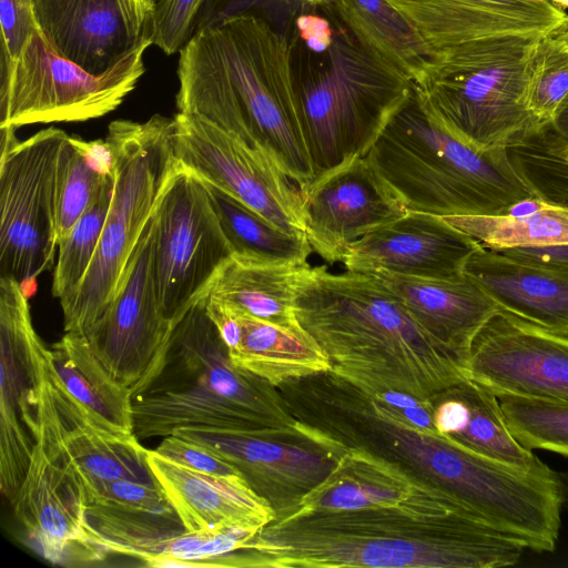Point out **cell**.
<instances>
[{
  "label": "cell",
  "instance_id": "1",
  "mask_svg": "<svg viewBox=\"0 0 568 568\" xmlns=\"http://www.w3.org/2000/svg\"><path fill=\"white\" fill-rule=\"evenodd\" d=\"M523 544L477 521L446 491L347 510L278 513L240 550L234 567L497 568Z\"/></svg>",
  "mask_w": 568,
  "mask_h": 568
},
{
  "label": "cell",
  "instance_id": "2",
  "mask_svg": "<svg viewBox=\"0 0 568 568\" xmlns=\"http://www.w3.org/2000/svg\"><path fill=\"white\" fill-rule=\"evenodd\" d=\"M303 439L337 459L363 448L395 463L457 500L479 521L498 526L518 507L521 473L410 423L403 413L332 371L276 386Z\"/></svg>",
  "mask_w": 568,
  "mask_h": 568
},
{
  "label": "cell",
  "instance_id": "3",
  "mask_svg": "<svg viewBox=\"0 0 568 568\" xmlns=\"http://www.w3.org/2000/svg\"><path fill=\"white\" fill-rule=\"evenodd\" d=\"M180 113L200 116L273 161L301 192L313 182L287 37L248 12L200 27L179 51Z\"/></svg>",
  "mask_w": 568,
  "mask_h": 568
},
{
  "label": "cell",
  "instance_id": "4",
  "mask_svg": "<svg viewBox=\"0 0 568 568\" xmlns=\"http://www.w3.org/2000/svg\"><path fill=\"white\" fill-rule=\"evenodd\" d=\"M294 312L329 357L331 371L368 393L426 400L466 378L462 362L374 274L311 266Z\"/></svg>",
  "mask_w": 568,
  "mask_h": 568
},
{
  "label": "cell",
  "instance_id": "5",
  "mask_svg": "<svg viewBox=\"0 0 568 568\" xmlns=\"http://www.w3.org/2000/svg\"><path fill=\"white\" fill-rule=\"evenodd\" d=\"M312 8L286 37L314 183L364 158L414 83L363 44L332 4Z\"/></svg>",
  "mask_w": 568,
  "mask_h": 568
},
{
  "label": "cell",
  "instance_id": "6",
  "mask_svg": "<svg viewBox=\"0 0 568 568\" xmlns=\"http://www.w3.org/2000/svg\"><path fill=\"white\" fill-rule=\"evenodd\" d=\"M132 413L142 439L194 427L304 440L277 387L231 361L204 298L174 324L153 371L132 392Z\"/></svg>",
  "mask_w": 568,
  "mask_h": 568
},
{
  "label": "cell",
  "instance_id": "7",
  "mask_svg": "<svg viewBox=\"0 0 568 568\" xmlns=\"http://www.w3.org/2000/svg\"><path fill=\"white\" fill-rule=\"evenodd\" d=\"M364 159L407 212L506 214L535 201L507 149L465 145L428 115L415 89Z\"/></svg>",
  "mask_w": 568,
  "mask_h": 568
},
{
  "label": "cell",
  "instance_id": "8",
  "mask_svg": "<svg viewBox=\"0 0 568 568\" xmlns=\"http://www.w3.org/2000/svg\"><path fill=\"white\" fill-rule=\"evenodd\" d=\"M541 36H493L436 52L414 83L423 108L479 152L507 149L545 128L527 106L530 63Z\"/></svg>",
  "mask_w": 568,
  "mask_h": 568
},
{
  "label": "cell",
  "instance_id": "9",
  "mask_svg": "<svg viewBox=\"0 0 568 568\" xmlns=\"http://www.w3.org/2000/svg\"><path fill=\"white\" fill-rule=\"evenodd\" d=\"M174 119L115 120L104 139L113 190L95 255L78 290L60 301L64 333L85 334L106 313L130 258L180 166Z\"/></svg>",
  "mask_w": 568,
  "mask_h": 568
},
{
  "label": "cell",
  "instance_id": "10",
  "mask_svg": "<svg viewBox=\"0 0 568 568\" xmlns=\"http://www.w3.org/2000/svg\"><path fill=\"white\" fill-rule=\"evenodd\" d=\"M150 36L101 74L52 52L38 32L10 60L1 54L0 129L36 123L80 122L114 111L145 72Z\"/></svg>",
  "mask_w": 568,
  "mask_h": 568
},
{
  "label": "cell",
  "instance_id": "11",
  "mask_svg": "<svg viewBox=\"0 0 568 568\" xmlns=\"http://www.w3.org/2000/svg\"><path fill=\"white\" fill-rule=\"evenodd\" d=\"M0 130V276L23 286L55 263L57 174L69 134L50 126L19 141L17 129Z\"/></svg>",
  "mask_w": 568,
  "mask_h": 568
},
{
  "label": "cell",
  "instance_id": "12",
  "mask_svg": "<svg viewBox=\"0 0 568 568\" xmlns=\"http://www.w3.org/2000/svg\"><path fill=\"white\" fill-rule=\"evenodd\" d=\"M234 253L209 185L180 164L156 209L153 268L161 311L173 325L203 298Z\"/></svg>",
  "mask_w": 568,
  "mask_h": 568
},
{
  "label": "cell",
  "instance_id": "13",
  "mask_svg": "<svg viewBox=\"0 0 568 568\" xmlns=\"http://www.w3.org/2000/svg\"><path fill=\"white\" fill-rule=\"evenodd\" d=\"M173 119L182 166L281 230L306 236L301 190L273 161L200 116Z\"/></svg>",
  "mask_w": 568,
  "mask_h": 568
},
{
  "label": "cell",
  "instance_id": "14",
  "mask_svg": "<svg viewBox=\"0 0 568 568\" xmlns=\"http://www.w3.org/2000/svg\"><path fill=\"white\" fill-rule=\"evenodd\" d=\"M0 487L11 503L38 439V398L48 347L38 336L21 284L0 276Z\"/></svg>",
  "mask_w": 568,
  "mask_h": 568
},
{
  "label": "cell",
  "instance_id": "15",
  "mask_svg": "<svg viewBox=\"0 0 568 568\" xmlns=\"http://www.w3.org/2000/svg\"><path fill=\"white\" fill-rule=\"evenodd\" d=\"M38 420V436L52 445L79 476L88 504L113 480L155 484L146 460L148 449L139 438L100 419L73 397L52 372L48 352L39 388Z\"/></svg>",
  "mask_w": 568,
  "mask_h": 568
},
{
  "label": "cell",
  "instance_id": "16",
  "mask_svg": "<svg viewBox=\"0 0 568 568\" xmlns=\"http://www.w3.org/2000/svg\"><path fill=\"white\" fill-rule=\"evenodd\" d=\"M155 213L143 231L110 307L83 334L105 368L131 392L153 371L174 326L164 317L158 300L153 268Z\"/></svg>",
  "mask_w": 568,
  "mask_h": 568
},
{
  "label": "cell",
  "instance_id": "17",
  "mask_svg": "<svg viewBox=\"0 0 568 568\" xmlns=\"http://www.w3.org/2000/svg\"><path fill=\"white\" fill-rule=\"evenodd\" d=\"M464 373L496 395L568 404V338L499 310L475 335Z\"/></svg>",
  "mask_w": 568,
  "mask_h": 568
},
{
  "label": "cell",
  "instance_id": "18",
  "mask_svg": "<svg viewBox=\"0 0 568 568\" xmlns=\"http://www.w3.org/2000/svg\"><path fill=\"white\" fill-rule=\"evenodd\" d=\"M11 505L27 539L47 560L77 565L106 556L87 530L88 496L83 483L41 436Z\"/></svg>",
  "mask_w": 568,
  "mask_h": 568
},
{
  "label": "cell",
  "instance_id": "19",
  "mask_svg": "<svg viewBox=\"0 0 568 568\" xmlns=\"http://www.w3.org/2000/svg\"><path fill=\"white\" fill-rule=\"evenodd\" d=\"M32 12L52 52L101 74L148 36L152 9L134 0H32Z\"/></svg>",
  "mask_w": 568,
  "mask_h": 568
},
{
  "label": "cell",
  "instance_id": "20",
  "mask_svg": "<svg viewBox=\"0 0 568 568\" xmlns=\"http://www.w3.org/2000/svg\"><path fill=\"white\" fill-rule=\"evenodd\" d=\"M301 193L306 239L328 263L342 262L351 244L407 212L364 158Z\"/></svg>",
  "mask_w": 568,
  "mask_h": 568
},
{
  "label": "cell",
  "instance_id": "21",
  "mask_svg": "<svg viewBox=\"0 0 568 568\" xmlns=\"http://www.w3.org/2000/svg\"><path fill=\"white\" fill-rule=\"evenodd\" d=\"M172 434L206 447L233 465L275 514L293 509L336 463L328 453L298 439L194 427L178 428Z\"/></svg>",
  "mask_w": 568,
  "mask_h": 568
},
{
  "label": "cell",
  "instance_id": "22",
  "mask_svg": "<svg viewBox=\"0 0 568 568\" xmlns=\"http://www.w3.org/2000/svg\"><path fill=\"white\" fill-rule=\"evenodd\" d=\"M480 247L442 216L409 211L351 244L342 263L359 273L452 278Z\"/></svg>",
  "mask_w": 568,
  "mask_h": 568
},
{
  "label": "cell",
  "instance_id": "23",
  "mask_svg": "<svg viewBox=\"0 0 568 568\" xmlns=\"http://www.w3.org/2000/svg\"><path fill=\"white\" fill-rule=\"evenodd\" d=\"M430 51L505 34H546L567 14L551 0H387Z\"/></svg>",
  "mask_w": 568,
  "mask_h": 568
},
{
  "label": "cell",
  "instance_id": "24",
  "mask_svg": "<svg viewBox=\"0 0 568 568\" xmlns=\"http://www.w3.org/2000/svg\"><path fill=\"white\" fill-rule=\"evenodd\" d=\"M87 530L106 555L131 556L148 567L162 559L172 539L186 531L156 485L128 479L109 483L87 506Z\"/></svg>",
  "mask_w": 568,
  "mask_h": 568
},
{
  "label": "cell",
  "instance_id": "25",
  "mask_svg": "<svg viewBox=\"0 0 568 568\" xmlns=\"http://www.w3.org/2000/svg\"><path fill=\"white\" fill-rule=\"evenodd\" d=\"M155 484L190 532L242 527L261 529L275 510L240 475L220 476L191 469L148 449Z\"/></svg>",
  "mask_w": 568,
  "mask_h": 568
},
{
  "label": "cell",
  "instance_id": "26",
  "mask_svg": "<svg viewBox=\"0 0 568 568\" xmlns=\"http://www.w3.org/2000/svg\"><path fill=\"white\" fill-rule=\"evenodd\" d=\"M464 274L500 311L568 338V271L520 262L480 247L467 261Z\"/></svg>",
  "mask_w": 568,
  "mask_h": 568
},
{
  "label": "cell",
  "instance_id": "27",
  "mask_svg": "<svg viewBox=\"0 0 568 568\" xmlns=\"http://www.w3.org/2000/svg\"><path fill=\"white\" fill-rule=\"evenodd\" d=\"M410 316L463 364L483 325L499 311L493 298L465 274L428 278L375 273Z\"/></svg>",
  "mask_w": 568,
  "mask_h": 568
},
{
  "label": "cell",
  "instance_id": "28",
  "mask_svg": "<svg viewBox=\"0 0 568 568\" xmlns=\"http://www.w3.org/2000/svg\"><path fill=\"white\" fill-rule=\"evenodd\" d=\"M429 400L434 426L442 436L528 473L545 477L558 475L515 439L497 395L487 387L466 377Z\"/></svg>",
  "mask_w": 568,
  "mask_h": 568
},
{
  "label": "cell",
  "instance_id": "29",
  "mask_svg": "<svg viewBox=\"0 0 568 568\" xmlns=\"http://www.w3.org/2000/svg\"><path fill=\"white\" fill-rule=\"evenodd\" d=\"M430 486L399 465L366 449L348 448L338 455L328 475L293 509H359L398 503Z\"/></svg>",
  "mask_w": 568,
  "mask_h": 568
},
{
  "label": "cell",
  "instance_id": "30",
  "mask_svg": "<svg viewBox=\"0 0 568 568\" xmlns=\"http://www.w3.org/2000/svg\"><path fill=\"white\" fill-rule=\"evenodd\" d=\"M310 267L308 263L265 264L233 253L214 275L205 295L254 317L298 328L302 326L294 312V301Z\"/></svg>",
  "mask_w": 568,
  "mask_h": 568
},
{
  "label": "cell",
  "instance_id": "31",
  "mask_svg": "<svg viewBox=\"0 0 568 568\" xmlns=\"http://www.w3.org/2000/svg\"><path fill=\"white\" fill-rule=\"evenodd\" d=\"M229 305L241 329L239 347L229 354L236 366L274 386L332 369L327 354L303 327L277 325Z\"/></svg>",
  "mask_w": 568,
  "mask_h": 568
},
{
  "label": "cell",
  "instance_id": "32",
  "mask_svg": "<svg viewBox=\"0 0 568 568\" xmlns=\"http://www.w3.org/2000/svg\"><path fill=\"white\" fill-rule=\"evenodd\" d=\"M48 362L58 381L89 412L135 435L132 392L111 375L83 335L64 333L49 347Z\"/></svg>",
  "mask_w": 568,
  "mask_h": 568
},
{
  "label": "cell",
  "instance_id": "33",
  "mask_svg": "<svg viewBox=\"0 0 568 568\" xmlns=\"http://www.w3.org/2000/svg\"><path fill=\"white\" fill-rule=\"evenodd\" d=\"M346 28L413 83L426 72L434 53L415 28L387 0H333Z\"/></svg>",
  "mask_w": 568,
  "mask_h": 568
},
{
  "label": "cell",
  "instance_id": "34",
  "mask_svg": "<svg viewBox=\"0 0 568 568\" xmlns=\"http://www.w3.org/2000/svg\"><path fill=\"white\" fill-rule=\"evenodd\" d=\"M113 182L112 159L105 141L87 142L68 135L57 174L55 235L64 237Z\"/></svg>",
  "mask_w": 568,
  "mask_h": 568
},
{
  "label": "cell",
  "instance_id": "35",
  "mask_svg": "<svg viewBox=\"0 0 568 568\" xmlns=\"http://www.w3.org/2000/svg\"><path fill=\"white\" fill-rule=\"evenodd\" d=\"M235 254L265 264H304L312 250L306 236L290 234L229 194L209 186Z\"/></svg>",
  "mask_w": 568,
  "mask_h": 568
},
{
  "label": "cell",
  "instance_id": "36",
  "mask_svg": "<svg viewBox=\"0 0 568 568\" xmlns=\"http://www.w3.org/2000/svg\"><path fill=\"white\" fill-rule=\"evenodd\" d=\"M535 204L531 212L524 214L442 217L489 250L568 243V214L539 202Z\"/></svg>",
  "mask_w": 568,
  "mask_h": 568
},
{
  "label": "cell",
  "instance_id": "37",
  "mask_svg": "<svg viewBox=\"0 0 568 568\" xmlns=\"http://www.w3.org/2000/svg\"><path fill=\"white\" fill-rule=\"evenodd\" d=\"M507 153L535 202L568 214V159L554 144L548 125L510 144Z\"/></svg>",
  "mask_w": 568,
  "mask_h": 568
},
{
  "label": "cell",
  "instance_id": "38",
  "mask_svg": "<svg viewBox=\"0 0 568 568\" xmlns=\"http://www.w3.org/2000/svg\"><path fill=\"white\" fill-rule=\"evenodd\" d=\"M506 425L526 449L568 457V404L511 394L497 395Z\"/></svg>",
  "mask_w": 568,
  "mask_h": 568
},
{
  "label": "cell",
  "instance_id": "39",
  "mask_svg": "<svg viewBox=\"0 0 568 568\" xmlns=\"http://www.w3.org/2000/svg\"><path fill=\"white\" fill-rule=\"evenodd\" d=\"M113 183L114 179L71 231L58 242L52 295L59 301L78 290L90 267L110 207Z\"/></svg>",
  "mask_w": 568,
  "mask_h": 568
},
{
  "label": "cell",
  "instance_id": "40",
  "mask_svg": "<svg viewBox=\"0 0 568 568\" xmlns=\"http://www.w3.org/2000/svg\"><path fill=\"white\" fill-rule=\"evenodd\" d=\"M567 94L568 47L550 32L542 34L530 63L527 106L547 126Z\"/></svg>",
  "mask_w": 568,
  "mask_h": 568
},
{
  "label": "cell",
  "instance_id": "41",
  "mask_svg": "<svg viewBox=\"0 0 568 568\" xmlns=\"http://www.w3.org/2000/svg\"><path fill=\"white\" fill-rule=\"evenodd\" d=\"M207 0H159L146 33L166 55L179 52L196 30L197 16Z\"/></svg>",
  "mask_w": 568,
  "mask_h": 568
},
{
  "label": "cell",
  "instance_id": "42",
  "mask_svg": "<svg viewBox=\"0 0 568 568\" xmlns=\"http://www.w3.org/2000/svg\"><path fill=\"white\" fill-rule=\"evenodd\" d=\"M155 450L168 459L201 473L220 476H242L233 465L217 457L206 447L173 434L163 437Z\"/></svg>",
  "mask_w": 568,
  "mask_h": 568
},
{
  "label": "cell",
  "instance_id": "43",
  "mask_svg": "<svg viewBox=\"0 0 568 568\" xmlns=\"http://www.w3.org/2000/svg\"><path fill=\"white\" fill-rule=\"evenodd\" d=\"M2 33L1 54L14 60L37 26L32 12V0H0Z\"/></svg>",
  "mask_w": 568,
  "mask_h": 568
},
{
  "label": "cell",
  "instance_id": "44",
  "mask_svg": "<svg viewBox=\"0 0 568 568\" xmlns=\"http://www.w3.org/2000/svg\"><path fill=\"white\" fill-rule=\"evenodd\" d=\"M498 252L520 262L568 271V243L534 247H511Z\"/></svg>",
  "mask_w": 568,
  "mask_h": 568
},
{
  "label": "cell",
  "instance_id": "45",
  "mask_svg": "<svg viewBox=\"0 0 568 568\" xmlns=\"http://www.w3.org/2000/svg\"><path fill=\"white\" fill-rule=\"evenodd\" d=\"M549 126L562 142L568 144V94L558 106Z\"/></svg>",
  "mask_w": 568,
  "mask_h": 568
},
{
  "label": "cell",
  "instance_id": "46",
  "mask_svg": "<svg viewBox=\"0 0 568 568\" xmlns=\"http://www.w3.org/2000/svg\"><path fill=\"white\" fill-rule=\"evenodd\" d=\"M550 33L568 47V16L562 21V23L559 24Z\"/></svg>",
  "mask_w": 568,
  "mask_h": 568
},
{
  "label": "cell",
  "instance_id": "47",
  "mask_svg": "<svg viewBox=\"0 0 568 568\" xmlns=\"http://www.w3.org/2000/svg\"><path fill=\"white\" fill-rule=\"evenodd\" d=\"M297 1H301L308 7L327 6V4L333 3V0H297Z\"/></svg>",
  "mask_w": 568,
  "mask_h": 568
},
{
  "label": "cell",
  "instance_id": "48",
  "mask_svg": "<svg viewBox=\"0 0 568 568\" xmlns=\"http://www.w3.org/2000/svg\"><path fill=\"white\" fill-rule=\"evenodd\" d=\"M134 1H136V2H139V3H141V4H143V6H145V7L150 8V9H152V11H153L154 6H155V3H156L159 0H134Z\"/></svg>",
  "mask_w": 568,
  "mask_h": 568
},
{
  "label": "cell",
  "instance_id": "49",
  "mask_svg": "<svg viewBox=\"0 0 568 568\" xmlns=\"http://www.w3.org/2000/svg\"><path fill=\"white\" fill-rule=\"evenodd\" d=\"M556 3H559L562 7H568V0H551Z\"/></svg>",
  "mask_w": 568,
  "mask_h": 568
}]
</instances>
